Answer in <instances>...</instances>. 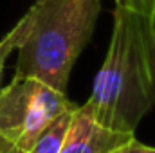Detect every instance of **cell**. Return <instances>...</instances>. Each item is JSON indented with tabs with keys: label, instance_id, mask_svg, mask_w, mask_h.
Here are the masks:
<instances>
[{
	"label": "cell",
	"instance_id": "cell-1",
	"mask_svg": "<svg viewBox=\"0 0 155 153\" xmlns=\"http://www.w3.org/2000/svg\"><path fill=\"white\" fill-rule=\"evenodd\" d=\"M107 128L135 133L155 106V31L148 15L116 7L105 61L83 105Z\"/></svg>",
	"mask_w": 155,
	"mask_h": 153
},
{
	"label": "cell",
	"instance_id": "cell-2",
	"mask_svg": "<svg viewBox=\"0 0 155 153\" xmlns=\"http://www.w3.org/2000/svg\"><path fill=\"white\" fill-rule=\"evenodd\" d=\"M31 31L18 49L15 76H29L67 94L78 58L94 34L101 0H36Z\"/></svg>",
	"mask_w": 155,
	"mask_h": 153
},
{
	"label": "cell",
	"instance_id": "cell-3",
	"mask_svg": "<svg viewBox=\"0 0 155 153\" xmlns=\"http://www.w3.org/2000/svg\"><path fill=\"white\" fill-rule=\"evenodd\" d=\"M74 106L67 94L36 77L13 76L0 88V135L16 153H27L54 119Z\"/></svg>",
	"mask_w": 155,
	"mask_h": 153
},
{
	"label": "cell",
	"instance_id": "cell-4",
	"mask_svg": "<svg viewBox=\"0 0 155 153\" xmlns=\"http://www.w3.org/2000/svg\"><path fill=\"white\" fill-rule=\"evenodd\" d=\"M132 137H135V133H124L103 126L81 105L74 114L61 153H112Z\"/></svg>",
	"mask_w": 155,
	"mask_h": 153
},
{
	"label": "cell",
	"instance_id": "cell-5",
	"mask_svg": "<svg viewBox=\"0 0 155 153\" xmlns=\"http://www.w3.org/2000/svg\"><path fill=\"white\" fill-rule=\"evenodd\" d=\"M76 110H78V106H74V108L63 112L58 119H54L41 132V135L35 141V144L31 146V150L27 153H61Z\"/></svg>",
	"mask_w": 155,
	"mask_h": 153
},
{
	"label": "cell",
	"instance_id": "cell-6",
	"mask_svg": "<svg viewBox=\"0 0 155 153\" xmlns=\"http://www.w3.org/2000/svg\"><path fill=\"white\" fill-rule=\"evenodd\" d=\"M33 18H35V11H33V7H29L27 13L15 24V27L0 40V81H2L4 67H5V61H7L9 54L13 50H18L20 45L24 43V40L27 38V34L31 31V25H33Z\"/></svg>",
	"mask_w": 155,
	"mask_h": 153
},
{
	"label": "cell",
	"instance_id": "cell-7",
	"mask_svg": "<svg viewBox=\"0 0 155 153\" xmlns=\"http://www.w3.org/2000/svg\"><path fill=\"white\" fill-rule=\"evenodd\" d=\"M116 7H124V9H132L143 15H150L155 11V0H114Z\"/></svg>",
	"mask_w": 155,
	"mask_h": 153
},
{
	"label": "cell",
	"instance_id": "cell-8",
	"mask_svg": "<svg viewBox=\"0 0 155 153\" xmlns=\"http://www.w3.org/2000/svg\"><path fill=\"white\" fill-rule=\"evenodd\" d=\"M112 153H155V146H148L139 142L135 137H132L128 142L121 144L117 150H114Z\"/></svg>",
	"mask_w": 155,
	"mask_h": 153
},
{
	"label": "cell",
	"instance_id": "cell-9",
	"mask_svg": "<svg viewBox=\"0 0 155 153\" xmlns=\"http://www.w3.org/2000/svg\"><path fill=\"white\" fill-rule=\"evenodd\" d=\"M0 153H16V150H15L2 135H0Z\"/></svg>",
	"mask_w": 155,
	"mask_h": 153
},
{
	"label": "cell",
	"instance_id": "cell-10",
	"mask_svg": "<svg viewBox=\"0 0 155 153\" xmlns=\"http://www.w3.org/2000/svg\"><path fill=\"white\" fill-rule=\"evenodd\" d=\"M148 16H150V20H152V25H153V31H155V11L153 13H150Z\"/></svg>",
	"mask_w": 155,
	"mask_h": 153
}]
</instances>
